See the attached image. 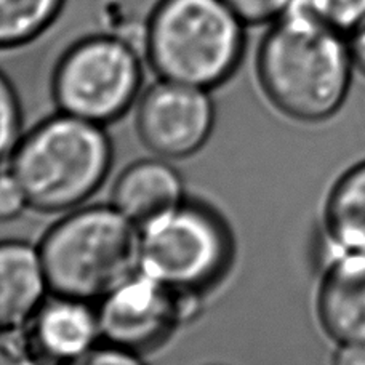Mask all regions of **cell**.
Segmentation results:
<instances>
[{"instance_id":"cell-22","label":"cell","mask_w":365,"mask_h":365,"mask_svg":"<svg viewBox=\"0 0 365 365\" xmlns=\"http://www.w3.org/2000/svg\"><path fill=\"white\" fill-rule=\"evenodd\" d=\"M331 365H365V343L338 344Z\"/></svg>"},{"instance_id":"cell-16","label":"cell","mask_w":365,"mask_h":365,"mask_svg":"<svg viewBox=\"0 0 365 365\" xmlns=\"http://www.w3.org/2000/svg\"><path fill=\"white\" fill-rule=\"evenodd\" d=\"M23 133L21 101L11 79L0 69V162L10 159Z\"/></svg>"},{"instance_id":"cell-17","label":"cell","mask_w":365,"mask_h":365,"mask_svg":"<svg viewBox=\"0 0 365 365\" xmlns=\"http://www.w3.org/2000/svg\"><path fill=\"white\" fill-rule=\"evenodd\" d=\"M28 327L0 329V365H45Z\"/></svg>"},{"instance_id":"cell-15","label":"cell","mask_w":365,"mask_h":365,"mask_svg":"<svg viewBox=\"0 0 365 365\" xmlns=\"http://www.w3.org/2000/svg\"><path fill=\"white\" fill-rule=\"evenodd\" d=\"M290 6L306 11L344 37L365 19V0H293Z\"/></svg>"},{"instance_id":"cell-6","label":"cell","mask_w":365,"mask_h":365,"mask_svg":"<svg viewBox=\"0 0 365 365\" xmlns=\"http://www.w3.org/2000/svg\"><path fill=\"white\" fill-rule=\"evenodd\" d=\"M234 257L230 225L204 202L187 197L141 227V271L182 295L204 297L230 272Z\"/></svg>"},{"instance_id":"cell-12","label":"cell","mask_w":365,"mask_h":365,"mask_svg":"<svg viewBox=\"0 0 365 365\" xmlns=\"http://www.w3.org/2000/svg\"><path fill=\"white\" fill-rule=\"evenodd\" d=\"M48 297L38 247L21 239L0 240V329L28 327Z\"/></svg>"},{"instance_id":"cell-2","label":"cell","mask_w":365,"mask_h":365,"mask_svg":"<svg viewBox=\"0 0 365 365\" xmlns=\"http://www.w3.org/2000/svg\"><path fill=\"white\" fill-rule=\"evenodd\" d=\"M247 29L223 0H155L140 45L158 79L213 91L242 66Z\"/></svg>"},{"instance_id":"cell-9","label":"cell","mask_w":365,"mask_h":365,"mask_svg":"<svg viewBox=\"0 0 365 365\" xmlns=\"http://www.w3.org/2000/svg\"><path fill=\"white\" fill-rule=\"evenodd\" d=\"M317 319L329 338L365 343V253L325 255L316 298Z\"/></svg>"},{"instance_id":"cell-4","label":"cell","mask_w":365,"mask_h":365,"mask_svg":"<svg viewBox=\"0 0 365 365\" xmlns=\"http://www.w3.org/2000/svg\"><path fill=\"white\" fill-rule=\"evenodd\" d=\"M113 162L106 127L58 110L23 133L9 168L32 210L66 213L100 191Z\"/></svg>"},{"instance_id":"cell-10","label":"cell","mask_w":365,"mask_h":365,"mask_svg":"<svg viewBox=\"0 0 365 365\" xmlns=\"http://www.w3.org/2000/svg\"><path fill=\"white\" fill-rule=\"evenodd\" d=\"M187 199L185 180L172 160L146 158L128 164L110 189V204L141 227Z\"/></svg>"},{"instance_id":"cell-19","label":"cell","mask_w":365,"mask_h":365,"mask_svg":"<svg viewBox=\"0 0 365 365\" xmlns=\"http://www.w3.org/2000/svg\"><path fill=\"white\" fill-rule=\"evenodd\" d=\"M58 365H148L143 354L133 353V351L115 346V344L104 343L96 344L77 359L58 364Z\"/></svg>"},{"instance_id":"cell-13","label":"cell","mask_w":365,"mask_h":365,"mask_svg":"<svg viewBox=\"0 0 365 365\" xmlns=\"http://www.w3.org/2000/svg\"><path fill=\"white\" fill-rule=\"evenodd\" d=\"M329 253H365V160L335 181L324 207Z\"/></svg>"},{"instance_id":"cell-18","label":"cell","mask_w":365,"mask_h":365,"mask_svg":"<svg viewBox=\"0 0 365 365\" xmlns=\"http://www.w3.org/2000/svg\"><path fill=\"white\" fill-rule=\"evenodd\" d=\"M247 28L269 26L284 15L293 0H223Z\"/></svg>"},{"instance_id":"cell-5","label":"cell","mask_w":365,"mask_h":365,"mask_svg":"<svg viewBox=\"0 0 365 365\" xmlns=\"http://www.w3.org/2000/svg\"><path fill=\"white\" fill-rule=\"evenodd\" d=\"M140 43L115 31L71 42L53 66L50 91L60 113L106 127L135 108L145 83Z\"/></svg>"},{"instance_id":"cell-11","label":"cell","mask_w":365,"mask_h":365,"mask_svg":"<svg viewBox=\"0 0 365 365\" xmlns=\"http://www.w3.org/2000/svg\"><path fill=\"white\" fill-rule=\"evenodd\" d=\"M28 330L43 359L55 365L77 359L103 341L96 303L51 293Z\"/></svg>"},{"instance_id":"cell-3","label":"cell","mask_w":365,"mask_h":365,"mask_svg":"<svg viewBox=\"0 0 365 365\" xmlns=\"http://www.w3.org/2000/svg\"><path fill=\"white\" fill-rule=\"evenodd\" d=\"M37 247L51 295L98 303L141 271V230L110 202L63 213Z\"/></svg>"},{"instance_id":"cell-8","label":"cell","mask_w":365,"mask_h":365,"mask_svg":"<svg viewBox=\"0 0 365 365\" xmlns=\"http://www.w3.org/2000/svg\"><path fill=\"white\" fill-rule=\"evenodd\" d=\"M217 108L212 91L158 79L135 104V127L149 153L168 160L187 159L213 133Z\"/></svg>"},{"instance_id":"cell-7","label":"cell","mask_w":365,"mask_h":365,"mask_svg":"<svg viewBox=\"0 0 365 365\" xmlns=\"http://www.w3.org/2000/svg\"><path fill=\"white\" fill-rule=\"evenodd\" d=\"M199 299L175 292L146 272H136L96 303L101 340L146 354L191 321L199 311Z\"/></svg>"},{"instance_id":"cell-14","label":"cell","mask_w":365,"mask_h":365,"mask_svg":"<svg viewBox=\"0 0 365 365\" xmlns=\"http://www.w3.org/2000/svg\"><path fill=\"white\" fill-rule=\"evenodd\" d=\"M68 0H0V51L28 47L60 19Z\"/></svg>"},{"instance_id":"cell-21","label":"cell","mask_w":365,"mask_h":365,"mask_svg":"<svg viewBox=\"0 0 365 365\" xmlns=\"http://www.w3.org/2000/svg\"><path fill=\"white\" fill-rule=\"evenodd\" d=\"M351 60L356 73L365 76V19L346 36Z\"/></svg>"},{"instance_id":"cell-1","label":"cell","mask_w":365,"mask_h":365,"mask_svg":"<svg viewBox=\"0 0 365 365\" xmlns=\"http://www.w3.org/2000/svg\"><path fill=\"white\" fill-rule=\"evenodd\" d=\"M354 73L346 37L297 6L266 26L255 55V76L266 100L303 123H321L338 114Z\"/></svg>"},{"instance_id":"cell-20","label":"cell","mask_w":365,"mask_h":365,"mask_svg":"<svg viewBox=\"0 0 365 365\" xmlns=\"http://www.w3.org/2000/svg\"><path fill=\"white\" fill-rule=\"evenodd\" d=\"M28 208L29 200L15 175L9 167L0 170V223L19 218Z\"/></svg>"}]
</instances>
